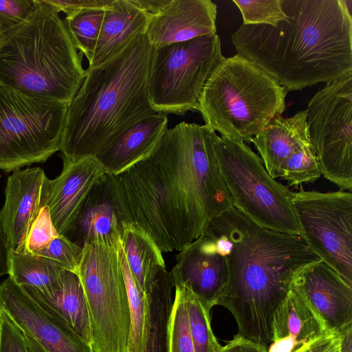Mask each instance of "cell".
Listing matches in <instances>:
<instances>
[{
    "mask_svg": "<svg viewBox=\"0 0 352 352\" xmlns=\"http://www.w3.org/2000/svg\"><path fill=\"white\" fill-rule=\"evenodd\" d=\"M217 136L206 124L182 122L146 158L108 174L125 220L147 232L162 252L180 251L233 207L216 160Z\"/></svg>",
    "mask_w": 352,
    "mask_h": 352,
    "instance_id": "obj_1",
    "label": "cell"
},
{
    "mask_svg": "<svg viewBox=\"0 0 352 352\" xmlns=\"http://www.w3.org/2000/svg\"><path fill=\"white\" fill-rule=\"evenodd\" d=\"M204 233L214 241L228 267L217 305L233 315L238 334L267 349L273 315L294 277L320 258L301 234L261 226L234 207L214 217Z\"/></svg>",
    "mask_w": 352,
    "mask_h": 352,
    "instance_id": "obj_2",
    "label": "cell"
},
{
    "mask_svg": "<svg viewBox=\"0 0 352 352\" xmlns=\"http://www.w3.org/2000/svg\"><path fill=\"white\" fill-rule=\"evenodd\" d=\"M276 26L244 25L231 36L237 54L287 91L352 72V17L346 0H283Z\"/></svg>",
    "mask_w": 352,
    "mask_h": 352,
    "instance_id": "obj_3",
    "label": "cell"
},
{
    "mask_svg": "<svg viewBox=\"0 0 352 352\" xmlns=\"http://www.w3.org/2000/svg\"><path fill=\"white\" fill-rule=\"evenodd\" d=\"M152 52L144 33L101 65L85 69L67 106L59 149L63 162L94 157L131 124L157 113L148 90Z\"/></svg>",
    "mask_w": 352,
    "mask_h": 352,
    "instance_id": "obj_4",
    "label": "cell"
},
{
    "mask_svg": "<svg viewBox=\"0 0 352 352\" xmlns=\"http://www.w3.org/2000/svg\"><path fill=\"white\" fill-rule=\"evenodd\" d=\"M60 12L35 0L19 24L0 31V85L69 104L85 77L79 52Z\"/></svg>",
    "mask_w": 352,
    "mask_h": 352,
    "instance_id": "obj_5",
    "label": "cell"
},
{
    "mask_svg": "<svg viewBox=\"0 0 352 352\" xmlns=\"http://www.w3.org/2000/svg\"><path fill=\"white\" fill-rule=\"evenodd\" d=\"M287 91L239 56L224 58L206 81L197 111L221 136L251 142L285 110Z\"/></svg>",
    "mask_w": 352,
    "mask_h": 352,
    "instance_id": "obj_6",
    "label": "cell"
},
{
    "mask_svg": "<svg viewBox=\"0 0 352 352\" xmlns=\"http://www.w3.org/2000/svg\"><path fill=\"white\" fill-rule=\"evenodd\" d=\"M214 153L233 207L261 226L300 234L292 204L293 191L269 175L244 142L217 135Z\"/></svg>",
    "mask_w": 352,
    "mask_h": 352,
    "instance_id": "obj_7",
    "label": "cell"
},
{
    "mask_svg": "<svg viewBox=\"0 0 352 352\" xmlns=\"http://www.w3.org/2000/svg\"><path fill=\"white\" fill-rule=\"evenodd\" d=\"M114 245L91 241L82 247L78 276L86 297L94 352H127L130 310L120 256Z\"/></svg>",
    "mask_w": 352,
    "mask_h": 352,
    "instance_id": "obj_8",
    "label": "cell"
},
{
    "mask_svg": "<svg viewBox=\"0 0 352 352\" xmlns=\"http://www.w3.org/2000/svg\"><path fill=\"white\" fill-rule=\"evenodd\" d=\"M67 106L0 85V170L43 163L58 151Z\"/></svg>",
    "mask_w": 352,
    "mask_h": 352,
    "instance_id": "obj_9",
    "label": "cell"
},
{
    "mask_svg": "<svg viewBox=\"0 0 352 352\" xmlns=\"http://www.w3.org/2000/svg\"><path fill=\"white\" fill-rule=\"evenodd\" d=\"M224 58L217 34L153 47L148 88L152 108L176 115L197 110L206 81Z\"/></svg>",
    "mask_w": 352,
    "mask_h": 352,
    "instance_id": "obj_10",
    "label": "cell"
},
{
    "mask_svg": "<svg viewBox=\"0 0 352 352\" xmlns=\"http://www.w3.org/2000/svg\"><path fill=\"white\" fill-rule=\"evenodd\" d=\"M321 174L340 190H352V72L326 83L305 110Z\"/></svg>",
    "mask_w": 352,
    "mask_h": 352,
    "instance_id": "obj_11",
    "label": "cell"
},
{
    "mask_svg": "<svg viewBox=\"0 0 352 352\" xmlns=\"http://www.w3.org/2000/svg\"><path fill=\"white\" fill-rule=\"evenodd\" d=\"M292 207L309 248L352 285V193L300 190Z\"/></svg>",
    "mask_w": 352,
    "mask_h": 352,
    "instance_id": "obj_12",
    "label": "cell"
},
{
    "mask_svg": "<svg viewBox=\"0 0 352 352\" xmlns=\"http://www.w3.org/2000/svg\"><path fill=\"white\" fill-rule=\"evenodd\" d=\"M0 309L47 352H94L91 344L46 313L9 276L0 283Z\"/></svg>",
    "mask_w": 352,
    "mask_h": 352,
    "instance_id": "obj_13",
    "label": "cell"
},
{
    "mask_svg": "<svg viewBox=\"0 0 352 352\" xmlns=\"http://www.w3.org/2000/svg\"><path fill=\"white\" fill-rule=\"evenodd\" d=\"M107 175L95 157L63 162L60 174L45 178L41 207L47 206L59 234L66 235L75 225L85 201L95 186Z\"/></svg>",
    "mask_w": 352,
    "mask_h": 352,
    "instance_id": "obj_14",
    "label": "cell"
},
{
    "mask_svg": "<svg viewBox=\"0 0 352 352\" xmlns=\"http://www.w3.org/2000/svg\"><path fill=\"white\" fill-rule=\"evenodd\" d=\"M292 287L305 300L327 332L352 325V285L320 259L302 269Z\"/></svg>",
    "mask_w": 352,
    "mask_h": 352,
    "instance_id": "obj_15",
    "label": "cell"
},
{
    "mask_svg": "<svg viewBox=\"0 0 352 352\" xmlns=\"http://www.w3.org/2000/svg\"><path fill=\"white\" fill-rule=\"evenodd\" d=\"M170 273L174 287H188L210 309L217 305L228 279L225 257L205 233L179 251Z\"/></svg>",
    "mask_w": 352,
    "mask_h": 352,
    "instance_id": "obj_16",
    "label": "cell"
},
{
    "mask_svg": "<svg viewBox=\"0 0 352 352\" xmlns=\"http://www.w3.org/2000/svg\"><path fill=\"white\" fill-rule=\"evenodd\" d=\"M46 177L42 168L34 167L17 169L8 177L0 215L12 252H25L29 230L41 208Z\"/></svg>",
    "mask_w": 352,
    "mask_h": 352,
    "instance_id": "obj_17",
    "label": "cell"
},
{
    "mask_svg": "<svg viewBox=\"0 0 352 352\" xmlns=\"http://www.w3.org/2000/svg\"><path fill=\"white\" fill-rule=\"evenodd\" d=\"M217 6L210 0H170L150 14L146 34L153 47L217 34Z\"/></svg>",
    "mask_w": 352,
    "mask_h": 352,
    "instance_id": "obj_18",
    "label": "cell"
},
{
    "mask_svg": "<svg viewBox=\"0 0 352 352\" xmlns=\"http://www.w3.org/2000/svg\"><path fill=\"white\" fill-rule=\"evenodd\" d=\"M122 221H126L107 173L91 190L72 229L64 236L82 248L91 241L117 244Z\"/></svg>",
    "mask_w": 352,
    "mask_h": 352,
    "instance_id": "obj_19",
    "label": "cell"
},
{
    "mask_svg": "<svg viewBox=\"0 0 352 352\" xmlns=\"http://www.w3.org/2000/svg\"><path fill=\"white\" fill-rule=\"evenodd\" d=\"M21 287L46 313L91 344L89 309L77 274L64 270L58 281L47 288Z\"/></svg>",
    "mask_w": 352,
    "mask_h": 352,
    "instance_id": "obj_20",
    "label": "cell"
},
{
    "mask_svg": "<svg viewBox=\"0 0 352 352\" xmlns=\"http://www.w3.org/2000/svg\"><path fill=\"white\" fill-rule=\"evenodd\" d=\"M168 129V117L156 113L124 130L94 157L107 174L118 175L148 156Z\"/></svg>",
    "mask_w": 352,
    "mask_h": 352,
    "instance_id": "obj_21",
    "label": "cell"
},
{
    "mask_svg": "<svg viewBox=\"0 0 352 352\" xmlns=\"http://www.w3.org/2000/svg\"><path fill=\"white\" fill-rule=\"evenodd\" d=\"M328 333L305 300L292 287L276 308L267 352H296Z\"/></svg>",
    "mask_w": 352,
    "mask_h": 352,
    "instance_id": "obj_22",
    "label": "cell"
},
{
    "mask_svg": "<svg viewBox=\"0 0 352 352\" xmlns=\"http://www.w3.org/2000/svg\"><path fill=\"white\" fill-rule=\"evenodd\" d=\"M150 14L133 0H113L104 10L98 40L89 68L101 65L134 38L146 32Z\"/></svg>",
    "mask_w": 352,
    "mask_h": 352,
    "instance_id": "obj_23",
    "label": "cell"
},
{
    "mask_svg": "<svg viewBox=\"0 0 352 352\" xmlns=\"http://www.w3.org/2000/svg\"><path fill=\"white\" fill-rule=\"evenodd\" d=\"M251 142L269 175L274 179L281 177L289 157L310 142L306 111H300L290 118H274Z\"/></svg>",
    "mask_w": 352,
    "mask_h": 352,
    "instance_id": "obj_24",
    "label": "cell"
},
{
    "mask_svg": "<svg viewBox=\"0 0 352 352\" xmlns=\"http://www.w3.org/2000/svg\"><path fill=\"white\" fill-rule=\"evenodd\" d=\"M120 241L129 267L147 295L157 280L167 272L162 252L148 232L132 221L121 223Z\"/></svg>",
    "mask_w": 352,
    "mask_h": 352,
    "instance_id": "obj_25",
    "label": "cell"
},
{
    "mask_svg": "<svg viewBox=\"0 0 352 352\" xmlns=\"http://www.w3.org/2000/svg\"><path fill=\"white\" fill-rule=\"evenodd\" d=\"M174 287L170 273L161 276L146 295L149 303L150 326L144 352H168V327Z\"/></svg>",
    "mask_w": 352,
    "mask_h": 352,
    "instance_id": "obj_26",
    "label": "cell"
},
{
    "mask_svg": "<svg viewBox=\"0 0 352 352\" xmlns=\"http://www.w3.org/2000/svg\"><path fill=\"white\" fill-rule=\"evenodd\" d=\"M120 256L131 318L127 352H144L150 326V311L148 297L139 287L129 267L121 241Z\"/></svg>",
    "mask_w": 352,
    "mask_h": 352,
    "instance_id": "obj_27",
    "label": "cell"
},
{
    "mask_svg": "<svg viewBox=\"0 0 352 352\" xmlns=\"http://www.w3.org/2000/svg\"><path fill=\"white\" fill-rule=\"evenodd\" d=\"M63 270L54 261L36 254L10 253L8 276L21 287L47 288L58 281Z\"/></svg>",
    "mask_w": 352,
    "mask_h": 352,
    "instance_id": "obj_28",
    "label": "cell"
},
{
    "mask_svg": "<svg viewBox=\"0 0 352 352\" xmlns=\"http://www.w3.org/2000/svg\"><path fill=\"white\" fill-rule=\"evenodd\" d=\"M176 286L181 288L184 295L195 352H217L221 346L211 327L210 309L188 287Z\"/></svg>",
    "mask_w": 352,
    "mask_h": 352,
    "instance_id": "obj_29",
    "label": "cell"
},
{
    "mask_svg": "<svg viewBox=\"0 0 352 352\" xmlns=\"http://www.w3.org/2000/svg\"><path fill=\"white\" fill-rule=\"evenodd\" d=\"M104 10H85L64 19L74 43L85 55L88 62L93 56L97 44Z\"/></svg>",
    "mask_w": 352,
    "mask_h": 352,
    "instance_id": "obj_30",
    "label": "cell"
},
{
    "mask_svg": "<svg viewBox=\"0 0 352 352\" xmlns=\"http://www.w3.org/2000/svg\"><path fill=\"white\" fill-rule=\"evenodd\" d=\"M321 171L311 144L307 143L296 150L287 159L280 178L289 186L312 183L319 179Z\"/></svg>",
    "mask_w": 352,
    "mask_h": 352,
    "instance_id": "obj_31",
    "label": "cell"
},
{
    "mask_svg": "<svg viewBox=\"0 0 352 352\" xmlns=\"http://www.w3.org/2000/svg\"><path fill=\"white\" fill-rule=\"evenodd\" d=\"M175 287L168 327V352H195L184 295L180 287Z\"/></svg>",
    "mask_w": 352,
    "mask_h": 352,
    "instance_id": "obj_32",
    "label": "cell"
},
{
    "mask_svg": "<svg viewBox=\"0 0 352 352\" xmlns=\"http://www.w3.org/2000/svg\"><path fill=\"white\" fill-rule=\"evenodd\" d=\"M239 8L244 25H267L276 27L286 20L283 0H233Z\"/></svg>",
    "mask_w": 352,
    "mask_h": 352,
    "instance_id": "obj_33",
    "label": "cell"
},
{
    "mask_svg": "<svg viewBox=\"0 0 352 352\" xmlns=\"http://www.w3.org/2000/svg\"><path fill=\"white\" fill-rule=\"evenodd\" d=\"M36 254L54 261L63 270L77 274L82 258V248L73 243L65 236L59 234L46 248Z\"/></svg>",
    "mask_w": 352,
    "mask_h": 352,
    "instance_id": "obj_34",
    "label": "cell"
},
{
    "mask_svg": "<svg viewBox=\"0 0 352 352\" xmlns=\"http://www.w3.org/2000/svg\"><path fill=\"white\" fill-rule=\"evenodd\" d=\"M58 235L48 208L41 207L29 230L25 241V253H37L46 248Z\"/></svg>",
    "mask_w": 352,
    "mask_h": 352,
    "instance_id": "obj_35",
    "label": "cell"
},
{
    "mask_svg": "<svg viewBox=\"0 0 352 352\" xmlns=\"http://www.w3.org/2000/svg\"><path fill=\"white\" fill-rule=\"evenodd\" d=\"M0 352H30L23 332L1 309Z\"/></svg>",
    "mask_w": 352,
    "mask_h": 352,
    "instance_id": "obj_36",
    "label": "cell"
},
{
    "mask_svg": "<svg viewBox=\"0 0 352 352\" xmlns=\"http://www.w3.org/2000/svg\"><path fill=\"white\" fill-rule=\"evenodd\" d=\"M35 0H0V31L23 21L33 10Z\"/></svg>",
    "mask_w": 352,
    "mask_h": 352,
    "instance_id": "obj_37",
    "label": "cell"
},
{
    "mask_svg": "<svg viewBox=\"0 0 352 352\" xmlns=\"http://www.w3.org/2000/svg\"><path fill=\"white\" fill-rule=\"evenodd\" d=\"M68 17L85 10L107 9L113 0H45Z\"/></svg>",
    "mask_w": 352,
    "mask_h": 352,
    "instance_id": "obj_38",
    "label": "cell"
},
{
    "mask_svg": "<svg viewBox=\"0 0 352 352\" xmlns=\"http://www.w3.org/2000/svg\"><path fill=\"white\" fill-rule=\"evenodd\" d=\"M340 332H328L296 352H340Z\"/></svg>",
    "mask_w": 352,
    "mask_h": 352,
    "instance_id": "obj_39",
    "label": "cell"
},
{
    "mask_svg": "<svg viewBox=\"0 0 352 352\" xmlns=\"http://www.w3.org/2000/svg\"><path fill=\"white\" fill-rule=\"evenodd\" d=\"M217 352H267V351L265 346L237 334L225 346H221Z\"/></svg>",
    "mask_w": 352,
    "mask_h": 352,
    "instance_id": "obj_40",
    "label": "cell"
},
{
    "mask_svg": "<svg viewBox=\"0 0 352 352\" xmlns=\"http://www.w3.org/2000/svg\"><path fill=\"white\" fill-rule=\"evenodd\" d=\"M11 250L0 215V277L9 274Z\"/></svg>",
    "mask_w": 352,
    "mask_h": 352,
    "instance_id": "obj_41",
    "label": "cell"
},
{
    "mask_svg": "<svg viewBox=\"0 0 352 352\" xmlns=\"http://www.w3.org/2000/svg\"><path fill=\"white\" fill-rule=\"evenodd\" d=\"M133 2L150 14H155L165 7L170 0H133Z\"/></svg>",
    "mask_w": 352,
    "mask_h": 352,
    "instance_id": "obj_42",
    "label": "cell"
},
{
    "mask_svg": "<svg viewBox=\"0 0 352 352\" xmlns=\"http://www.w3.org/2000/svg\"><path fill=\"white\" fill-rule=\"evenodd\" d=\"M340 333L341 336L340 352H352V325L347 327Z\"/></svg>",
    "mask_w": 352,
    "mask_h": 352,
    "instance_id": "obj_43",
    "label": "cell"
},
{
    "mask_svg": "<svg viewBox=\"0 0 352 352\" xmlns=\"http://www.w3.org/2000/svg\"><path fill=\"white\" fill-rule=\"evenodd\" d=\"M24 333L25 341L30 352H47L41 345L29 335Z\"/></svg>",
    "mask_w": 352,
    "mask_h": 352,
    "instance_id": "obj_44",
    "label": "cell"
},
{
    "mask_svg": "<svg viewBox=\"0 0 352 352\" xmlns=\"http://www.w3.org/2000/svg\"><path fill=\"white\" fill-rule=\"evenodd\" d=\"M0 178H1V175H0Z\"/></svg>",
    "mask_w": 352,
    "mask_h": 352,
    "instance_id": "obj_45",
    "label": "cell"
}]
</instances>
